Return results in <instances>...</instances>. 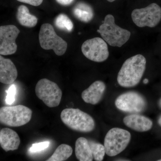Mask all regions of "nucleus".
Segmentation results:
<instances>
[{
    "label": "nucleus",
    "mask_w": 161,
    "mask_h": 161,
    "mask_svg": "<svg viewBox=\"0 0 161 161\" xmlns=\"http://www.w3.org/2000/svg\"><path fill=\"white\" fill-rule=\"evenodd\" d=\"M106 88V86L103 81L96 80L82 92L81 98L87 103L97 104L102 99Z\"/></svg>",
    "instance_id": "obj_12"
},
{
    "label": "nucleus",
    "mask_w": 161,
    "mask_h": 161,
    "mask_svg": "<svg viewBox=\"0 0 161 161\" xmlns=\"http://www.w3.org/2000/svg\"><path fill=\"white\" fill-rule=\"evenodd\" d=\"M32 115L31 110L24 105L4 106L0 108V122L7 126H22L29 122Z\"/></svg>",
    "instance_id": "obj_4"
},
{
    "label": "nucleus",
    "mask_w": 161,
    "mask_h": 161,
    "mask_svg": "<svg viewBox=\"0 0 161 161\" xmlns=\"http://www.w3.org/2000/svg\"><path fill=\"white\" fill-rule=\"evenodd\" d=\"M7 95L6 96V102L8 105H11L15 100L16 94V87L15 85L10 86L9 88L6 91Z\"/></svg>",
    "instance_id": "obj_22"
},
{
    "label": "nucleus",
    "mask_w": 161,
    "mask_h": 161,
    "mask_svg": "<svg viewBox=\"0 0 161 161\" xmlns=\"http://www.w3.org/2000/svg\"><path fill=\"white\" fill-rule=\"evenodd\" d=\"M16 17L20 25L28 28L34 27L38 22L36 17L31 14L28 8L24 5L19 6Z\"/></svg>",
    "instance_id": "obj_17"
},
{
    "label": "nucleus",
    "mask_w": 161,
    "mask_h": 161,
    "mask_svg": "<svg viewBox=\"0 0 161 161\" xmlns=\"http://www.w3.org/2000/svg\"><path fill=\"white\" fill-rule=\"evenodd\" d=\"M56 2L60 4V5L64 6H69L74 3L75 0H56Z\"/></svg>",
    "instance_id": "obj_25"
},
{
    "label": "nucleus",
    "mask_w": 161,
    "mask_h": 161,
    "mask_svg": "<svg viewBox=\"0 0 161 161\" xmlns=\"http://www.w3.org/2000/svg\"><path fill=\"white\" fill-rule=\"evenodd\" d=\"M49 144L50 142L48 141L33 144L32 146L30 148L29 151L31 153L40 152L47 149L49 147Z\"/></svg>",
    "instance_id": "obj_23"
},
{
    "label": "nucleus",
    "mask_w": 161,
    "mask_h": 161,
    "mask_svg": "<svg viewBox=\"0 0 161 161\" xmlns=\"http://www.w3.org/2000/svg\"><path fill=\"white\" fill-rule=\"evenodd\" d=\"M75 152L76 158L79 161H92L94 158L89 140L85 137H79L77 140Z\"/></svg>",
    "instance_id": "obj_16"
},
{
    "label": "nucleus",
    "mask_w": 161,
    "mask_h": 161,
    "mask_svg": "<svg viewBox=\"0 0 161 161\" xmlns=\"http://www.w3.org/2000/svg\"><path fill=\"white\" fill-rule=\"evenodd\" d=\"M18 71L15 65L9 59L0 56V82L4 84H12L16 80Z\"/></svg>",
    "instance_id": "obj_14"
},
{
    "label": "nucleus",
    "mask_w": 161,
    "mask_h": 161,
    "mask_svg": "<svg viewBox=\"0 0 161 161\" xmlns=\"http://www.w3.org/2000/svg\"><path fill=\"white\" fill-rule=\"evenodd\" d=\"M81 50L85 57L95 62H103L109 56L106 42L99 37L92 38L85 41Z\"/></svg>",
    "instance_id": "obj_10"
},
{
    "label": "nucleus",
    "mask_w": 161,
    "mask_h": 161,
    "mask_svg": "<svg viewBox=\"0 0 161 161\" xmlns=\"http://www.w3.org/2000/svg\"><path fill=\"white\" fill-rule=\"evenodd\" d=\"M74 16L84 23H88L92 21L94 16V13L92 7L84 3L76 4L73 9Z\"/></svg>",
    "instance_id": "obj_18"
},
{
    "label": "nucleus",
    "mask_w": 161,
    "mask_h": 161,
    "mask_svg": "<svg viewBox=\"0 0 161 161\" xmlns=\"http://www.w3.org/2000/svg\"><path fill=\"white\" fill-rule=\"evenodd\" d=\"M20 3H26L31 6H37L43 3V0H17Z\"/></svg>",
    "instance_id": "obj_24"
},
{
    "label": "nucleus",
    "mask_w": 161,
    "mask_h": 161,
    "mask_svg": "<svg viewBox=\"0 0 161 161\" xmlns=\"http://www.w3.org/2000/svg\"><path fill=\"white\" fill-rule=\"evenodd\" d=\"M97 32L107 43L112 47H121L126 43L131 36V32L115 24L113 15L108 14Z\"/></svg>",
    "instance_id": "obj_2"
},
{
    "label": "nucleus",
    "mask_w": 161,
    "mask_h": 161,
    "mask_svg": "<svg viewBox=\"0 0 161 161\" xmlns=\"http://www.w3.org/2000/svg\"><path fill=\"white\" fill-rule=\"evenodd\" d=\"M147 60L143 55L137 54L124 62L117 75V82L121 86L133 87L142 79L146 68Z\"/></svg>",
    "instance_id": "obj_1"
},
{
    "label": "nucleus",
    "mask_w": 161,
    "mask_h": 161,
    "mask_svg": "<svg viewBox=\"0 0 161 161\" xmlns=\"http://www.w3.org/2000/svg\"><path fill=\"white\" fill-rule=\"evenodd\" d=\"M126 126L136 131L147 132L152 128L153 122L148 117L139 114H132L127 115L123 119Z\"/></svg>",
    "instance_id": "obj_13"
},
{
    "label": "nucleus",
    "mask_w": 161,
    "mask_h": 161,
    "mask_svg": "<svg viewBox=\"0 0 161 161\" xmlns=\"http://www.w3.org/2000/svg\"><path fill=\"white\" fill-rule=\"evenodd\" d=\"M19 30L13 25L0 27V54L10 55L17 50L16 40L20 33Z\"/></svg>",
    "instance_id": "obj_11"
},
{
    "label": "nucleus",
    "mask_w": 161,
    "mask_h": 161,
    "mask_svg": "<svg viewBox=\"0 0 161 161\" xmlns=\"http://www.w3.org/2000/svg\"><path fill=\"white\" fill-rule=\"evenodd\" d=\"M129 131L119 128H114L107 132L104 146L106 153L110 157L115 156L126 148L131 140Z\"/></svg>",
    "instance_id": "obj_6"
},
{
    "label": "nucleus",
    "mask_w": 161,
    "mask_h": 161,
    "mask_svg": "<svg viewBox=\"0 0 161 161\" xmlns=\"http://www.w3.org/2000/svg\"><path fill=\"white\" fill-rule=\"evenodd\" d=\"M158 104L159 107L161 108V98L159 99V100Z\"/></svg>",
    "instance_id": "obj_28"
},
{
    "label": "nucleus",
    "mask_w": 161,
    "mask_h": 161,
    "mask_svg": "<svg viewBox=\"0 0 161 161\" xmlns=\"http://www.w3.org/2000/svg\"><path fill=\"white\" fill-rule=\"evenodd\" d=\"M131 17L138 27H154L160 22L161 8L158 4L152 3L145 8L134 9Z\"/></svg>",
    "instance_id": "obj_8"
},
{
    "label": "nucleus",
    "mask_w": 161,
    "mask_h": 161,
    "mask_svg": "<svg viewBox=\"0 0 161 161\" xmlns=\"http://www.w3.org/2000/svg\"><path fill=\"white\" fill-rule=\"evenodd\" d=\"M20 144L19 136L14 130L3 128L0 131V145L6 152L18 150Z\"/></svg>",
    "instance_id": "obj_15"
},
{
    "label": "nucleus",
    "mask_w": 161,
    "mask_h": 161,
    "mask_svg": "<svg viewBox=\"0 0 161 161\" xmlns=\"http://www.w3.org/2000/svg\"><path fill=\"white\" fill-rule=\"evenodd\" d=\"M73 149L69 145L61 144L47 161H64L69 158L73 153Z\"/></svg>",
    "instance_id": "obj_19"
},
{
    "label": "nucleus",
    "mask_w": 161,
    "mask_h": 161,
    "mask_svg": "<svg viewBox=\"0 0 161 161\" xmlns=\"http://www.w3.org/2000/svg\"><path fill=\"white\" fill-rule=\"evenodd\" d=\"M158 161H161V159L158 160Z\"/></svg>",
    "instance_id": "obj_30"
},
{
    "label": "nucleus",
    "mask_w": 161,
    "mask_h": 161,
    "mask_svg": "<svg viewBox=\"0 0 161 161\" xmlns=\"http://www.w3.org/2000/svg\"><path fill=\"white\" fill-rule=\"evenodd\" d=\"M143 82L144 84H147L149 82V80L148 79H144L143 81Z\"/></svg>",
    "instance_id": "obj_26"
},
{
    "label": "nucleus",
    "mask_w": 161,
    "mask_h": 161,
    "mask_svg": "<svg viewBox=\"0 0 161 161\" xmlns=\"http://www.w3.org/2000/svg\"><path fill=\"white\" fill-rule=\"evenodd\" d=\"M60 118L65 125L74 131L86 133L95 129V121L92 116L78 108L64 109Z\"/></svg>",
    "instance_id": "obj_3"
},
{
    "label": "nucleus",
    "mask_w": 161,
    "mask_h": 161,
    "mask_svg": "<svg viewBox=\"0 0 161 161\" xmlns=\"http://www.w3.org/2000/svg\"><path fill=\"white\" fill-rule=\"evenodd\" d=\"M37 97L49 108H55L60 104L62 92L58 85L47 78L39 80L35 88Z\"/></svg>",
    "instance_id": "obj_7"
},
{
    "label": "nucleus",
    "mask_w": 161,
    "mask_h": 161,
    "mask_svg": "<svg viewBox=\"0 0 161 161\" xmlns=\"http://www.w3.org/2000/svg\"><path fill=\"white\" fill-rule=\"evenodd\" d=\"M158 123L161 127V115L159 116L158 119Z\"/></svg>",
    "instance_id": "obj_27"
},
{
    "label": "nucleus",
    "mask_w": 161,
    "mask_h": 161,
    "mask_svg": "<svg viewBox=\"0 0 161 161\" xmlns=\"http://www.w3.org/2000/svg\"><path fill=\"white\" fill-rule=\"evenodd\" d=\"M39 40L43 49L53 50L58 56H62L66 51L67 43L57 34L53 26L49 23H44L40 27Z\"/></svg>",
    "instance_id": "obj_5"
},
{
    "label": "nucleus",
    "mask_w": 161,
    "mask_h": 161,
    "mask_svg": "<svg viewBox=\"0 0 161 161\" xmlns=\"http://www.w3.org/2000/svg\"><path fill=\"white\" fill-rule=\"evenodd\" d=\"M55 25L60 30L68 32L72 31L74 28V24L67 15L60 14L55 20Z\"/></svg>",
    "instance_id": "obj_20"
},
{
    "label": "nucleus",
    "mask_w": 161,
    "mask_h": 161,
    "mask_svg": "<svg viewBox=\"0 0 161 161\" xmlns=\"http://www.w3.org/2000/svg\"><path fill=\"white\" fill-rule=\"evenodd\" d=\"M89 143L94 159L96 161L103 160L106 153L104 146L92 140L89 141Z\"/></svg>",
    "instance_id": "obj_21"
},
{
    "label": "nucleus",
    "mask_w": 161,
    "mask_h": 161,
    "mask_svg": "<svg viewBox=\"0 0 161 161\" xmlns=\"http://www.w3.org/2000/svg\"><path fill=\"white\" fill-rule=\"evenodd\" d=\"M115 105L122 112L137 113L145 111L147 102L139 93L130 92L119 95L115 101Z\"/></svg>",
    "instance_id": "obj_9"
},
{
    "label": "nucleus",
    "mask_w": 161,
    "mask_h": 161,
    "mask_svg": "<svg viewBox=\"0 0 161 161\" xmlns=\"http://www.w3.org/2000/svg\"><path fill=\"white\" fill-rule=\"evenodd\" d=\"M108 2H110V3H112V2H114L115 0H107Z\"/></svg>",
    "instance_id": "obj_29"
}]
</instances>
